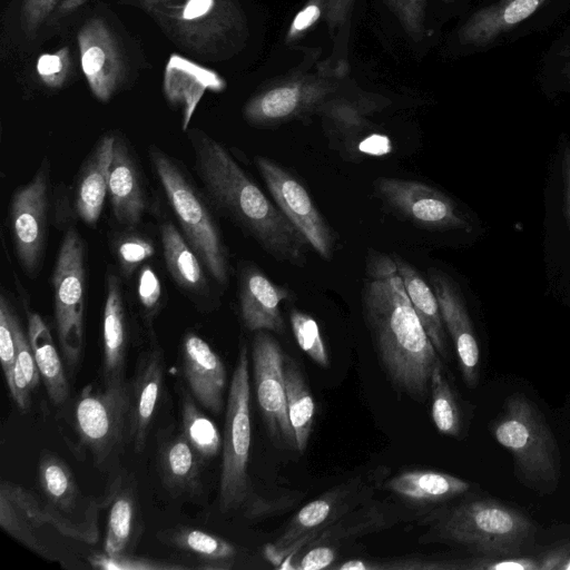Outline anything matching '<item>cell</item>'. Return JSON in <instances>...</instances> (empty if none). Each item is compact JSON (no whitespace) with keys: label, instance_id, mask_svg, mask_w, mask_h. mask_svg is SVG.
Returning <instances> with one entry per match:
<instances>
[{"label":"cell","instance_id":"cell-1","mask_svg":"<svg viewBox=\"0 0 570 570\" xmlns=\"http://www.w3.org/2000/svg\"><path fill=\"white\" fill-rule=\"evenodd\" d=\"M194 167L205 195L222 215L278 262L303 266L311 247L227 148L199 128H188Z\"/></svg>","mask_w":570,"mask_h":570},{"label":"cell","instance_id":"cell-2","mask_svg":"<svg viewBox=\"0 0 570 570\" xmlns=\"http://www.w3.org/2000/svg\"><path fill=\"white\" fill-rule=\"evenodd\" d=\"M363 311L380 358L392 382L413 399H425L434 368L442 364L428 336L393 256L368 255Z\"/></svg>","mask_w":570,"mask_h":570},{"label":"cell","instance_id":"cell-3","mask_svg":"<svg viewBox=\"0 0 570 570\" xmlns=\"http://www.w3.org/2000/svg\"><path fill=\"white\" fill-rule=\"evenodd\" d=\"M148 157L181 234L209 276L226 287L230 272L228 252L205 193L193 183L184 166L159 147L150 145Z\"/></svg>","mask_w":570,"mask_h":570},{"label":"cell","instance_id":"cell-4","mask_svg":"<svg viewBox=\"0 0 570 570\" xmlns=\"http://www.w3.org/2000/svg\"><path fill=\"white\" fill-rule=\"evenodd\" d=\"M150 14L177 46L200 58H223L244 36V17L234 0H184Z\"/></svg>","mask_w":570,"mask_h":570},{"label":"cell","instance_id":"cell-5","mask_svg":"<svg viewBox=\"0 0 570 570\" xmlns=\"http://www.w3.org/2000/svg\"><path fill=\"white\" fill-rule=\"evenodd\" d=\"M499 444L511 452L515 471L530 485L556 484L560 472L559 451L544 417L525 396L509 397L492 425Z\"/></svg>","mask_w":570,"mask_h":570},{"label":"cell","instance_id":"cell-6","mask_svg":"<svg viewBox=\"0 0 570 570\" xmlns=\"http://www.w3.org/2000/svg\"><path fill=\"white\" fill-rule=\"evenodd\" d=\"M533 532L523 513L492 500L462 503L441 524L448 540L490 557L519 556Z\"/></svg>","mask_w":570,"mask_h":570},{"label":"cell","instance_id":"cell-7","mask_svg":"<svg viewBox=\"0 0 570 570\" xmlns=\"http://www.w3.org/2000/svg\"><path fill=\"white\" fill-rule=\"evenodd\" d=\"M248 351L242 344L233 373L225 415L219 509L239 508L249 494L248 460L252 440Z\"/></svg>","mask_w":570,"mask_h":570},{"label":"cell","instance_id":"cell-8","mask_svg":"<svg viewBox=\"0 0 570 570\" xmlns=\"http://www.w3.org/2000/svg\"><path fill=\"white\" fill-rule=\"evenodd\" d=\"M51 284L59 347L67 366L75 368L85 346L86 246L73 226L65 232Z\"/></svg>","mask_w":570,"mask_h":570},{"label":"cell","instance_id":"cell-9","mask_svg":"<svg viewBox=\"0 0 570 570\" xmlns=\"http://www.w3.org/2000/svg\"><path fill=\"white\" fill-rule=\"evenodd\" d=\"M131 383L120 385L88 384L73 406V426L81 444L97 465L118 453L129 439Z\"/></svg>","mask_w":570,"mask_h":570},{"label":"cell","instance_id":"cell-10","mask_svg":"<svg viewBox=\"0 0 570 570\" xmlns=\"http://www.w3.org/2000/svg\"><path fill=\"white\" fill-rule=\"evenodd\" d=\"M38 484L57 532L95 544L99 537L100 505L96 499L82 493L69 465L57 454L43 452L39 459Z\"/></svg>","mask_w":570,"mask_h":570},{"label":"cell","instance_id":"cell-11","mask_svg":"<svg viewBox=\"0 0 570 570\" xmlns=\"http://www.w3.org/2000/svg\"><path fill=\"white\" fill-rule=\"evenodd\" d=\"M50 163L45 157L33 177L18 187L9 206V225L16 256L23 272L36 277L41 267L49 220Z\"/></svg>","mask_w":570,"mask_h":570},{"label":"cell","instance_id":"cell-12","mask_svg":"<svg viewBox=\"0 0 570 570\" xmlns=\"http://www.w3.org/2000/svg\"><path fill=\"white\" fill-rule=\"evenodd\" d=\"M256 167L274 203L323 258L331 261L335 252V234L321 214L304 185L275 160L257 156Z\"/></svg>","mask_w":570,"mask_h":570},{"label":"cell","instance_id":"cell-13","mask_svg":"<svg viewBox=\"0 0 570 570\" xmlns=\"http://www.w3.org/2000/svg\"><path fill=\"white\" fill-rule=\"evenodd\" d=\"M379 197L397 215L428 230H470V223L444 193L416 180L381 177Z\"/></svg>","mask_w":570,"mask_h":570},{"label":"cell","instance_id":"cell-14","mask_svg":"<svg viewBox=\"0 0 570 570\" xmlns=\"http://www.w3.org/2000/svg\"><path fill=\"white\" fill-rule=\"evenodd\" d=\"M284 357L278 342L266 331H257L252 360L257 402L271 436L281 445L295 448L284 379Z\"/></svg>","mask_w":570,"mask_h":570},{"label":"cell","instance_id":"cell-15","mask_svg":"<svg viewBox=\"0 0 570 570\" xmlns=\"http://www.w3.org/2000/svg\"><path fill=\"white\" fill-rule=\"evenodd\" d=\"M81 69L94 96L107 102L122 78V58L117 39L101 18L88 19L77 33Z\"/></svg>","mask_w":570,"mask_h":570},{"label":"cell","instance_id":"cell-16","mask_svg":"<svg viewBox=\"0 0 570 570\" xmlns=\"http://www.w3.org/2000/svg\"><path fill=\"white\" fill-rule=\"evenodd\" d=\"M0 527L32 552L56 559L42 539L45 529L53 525L41 497L9 480L0 484Z\"/></svg>","mask_w":570,"mask_h":570},{"label":"cell","instance_id":"cell-17","mask_svg":"<svg viewBox=\"0 0 570 570\" xmlns=\"http://www.w3.org/2000/svg\"><path fill=\"white\" fill-rule=\"evenodd\" d=\"M444 326L453 341L462 377L469 387L479 381L480 351L463 297L454 281L438 268L428 272Z\"/></svg>","mask_w":570,"mask_h":570},{"label":"cell","instance_id":"cell-18","mask_svg":"<svg viewBox=\"0 0 570 570\" xmlns=\"http://www.w3.org/2000/svg\"><path fill=\"white\" fill-rule=\"evenodd\" d=\"M108 197L116 223L125 229H135L147 212L148 197L134 151L120 134H115Z\"/></svg>","mask_w":570,"mask_h":570},{"label":"cell","instance_id":"cell-19","mask_svg":"<svg viewBox=\"0 0 570 570\" xmlns=\"http://www.w3.org/2000/svg\"><path fill=\"white\" fill-rule=\"evenodd\" d=\"M181 368L193 397L212 413H220L224 406L226 368L212 346L194 332H187L183 336Z\"/></svg>","mask_w":570,"mask_h":570},{"label":"cell","instance_id":"cell-20","mask_svg":"<svg viewBox=\"0 0 570 570\" xmlns=\"http://www.w3.org/2000/svg\"><path fill=\"white\" fill-rule=\"evenodd\" d=\"M288 288L273 283L257 266L243 264L238 273V299L243 323L248 331L283 333L285 323L281 303Z\"/></svg>","mask_w":570,"mask_h":570},{"label":"cell","instance_id":"cell-21","mask_svg":"<svg viewBox=\"0 0 570 570\" xmlns=\"http://www.w3.org/2000/svg\"><path fill=\"white\" fill-rule=\"evenodd\" d=\"M159 229L163 256L171 278L199 309H213L209 274L202 259L173 222H163Z\"/></svg>","mask_w":570,"mask_h":570},{"label":"cell","instance_id":"cell-22","mask_svg":"<svg viewBox=\"0 0 570 570\" xmlns=\"http://www.w3.org/2000/svg\"><path fill=\"white\" fill-rule=\"evenodd\" d=\"M128 348L127 311L120 278L108 272L106 299L102 315V366L104 385H120L126 380Z\"/></svg>","mask_w":570,"mask_h":570},{"label":"cell","instance_id":"cell-23","mask_svg":"<svg viewBox=\"0 0 570 570\" xmlns=\"http://www.w3.org/2000/svg\"><path fill=\"white\" fill-rule=\"evenodd\" d=\"M163 383V351L158 345H155L140 356L131 383L129 440L137 453L145 450L161 395Z\"/></svg>","mask_w":570,"mask_h":570},{"label":"cell","instance_id":"cell-24","mask_svg":"<svg viewBox=\"0 0 570 570\" xmlns=\"http://www.w3.org/2000/svg\"><path fill=\"white\" fill-rule=\"evenodd\" d=\"M226 81L208 69L180 55L173 53L166 65L164 92L167 100L181 110V127L187 130L196 107L205 91H223Z\"/></svg>","mask_w":570,"mask_h":570},{"label":"cell","instance_id":"cell-25","mask_svg":"<svg viewBox=\"0 0 570 570\" xmlns=\"http://www.w3.org/2000/svg\"><path fill=\"white\" fill-rule=\"evenodd\" d=\"M114 142L115 134L101 136L81 164L76 178L73 210L88 226H96L108 196Z\"/></svg>","mask_w":570,"mask_h":570},{"label":"cell","instance_id":"cell-26","mask_svg":"<svg viewBox=\"0 0 570 570\" xmlns=\"http://www.w3.org/2000/svg\"><path fill=\"white\" fill-rule=\"evenodd\" d=\"M341 494L340 490L331 491L304 505L284 532L265 547V558L276 568L293 558L334 520Z\"/></svg>","mask_w":570,"mask_h":570},{"label":"cell","instance_id":"cell-27","mask_svg":"<svg viewBox=\"0 0 570 570\" xmlns=\"http://www.w3.org/2000/svg\"><path fill=\"white\" fill-rule=\"evenodd\" d=\"M324 90L297 82L273 87L252 98L244 108L245 119L255 126H273L308 111Z\"/></svg>","mask_w":570,"mask_h":570},{"label":"cell","instance_id":"cell-28","mask_svg":"<svg viewBox=\"0 0 570 570\" xmlns=\"http://www.w3.org/2000/svg\"><path fill=\"white\" fill-rule=\"evenodd\" d=\"M157 458L161 482L169 492L181 495L199 491L204 461L181 431L159 438Z\"/></svg>","mask_w":570,"mask_h":570},{"label":"cell","instance_id":"cell-29","mask_svg":"<svg viewBox=\"0 0 570 570\" xmlns=\"http://www.w3.org/2000/svg\"><path fill=\"white\" fill-rule=\"evenodd\" d=\"M27 333L48 396L53 404L60 405L68 400L70 386L51 332L38 313H28Z\"/></svg>","mask_w":570,"mask_h":570},{"label":"cell","instance_id":"cell-30","mask_svg":"<svg viewBox=\"0 0 570 570\" xmlns=\"http://www.w3.org/2000/svg\"><path fill=\"white\" fill-rule=\"evenodd\" d=\"M412 306L417 314L434 348L442 357H448V342L440 305L433 288L404 258L392 255Z\"/></svg>","mask_w":570,"mask_h":570},{"label":"cell","instance_id":"cell-31","mask_svg":"<svg viewBox=\"0 0 570 570\" xmlns=\"http://www.w3.org/2000/svg\"><path fill=\"white\" fill-rule=\"evenodd\" d=\"M170 546L197 561V569L229 570L237 550L227 540L196 528L178 527L166 534Z\"/></svg>","mask_w":570,"mask_h":570},{"label":"cell","instance_id":"cell-32","mask_svg":"<svg viewBox=\"0 0 570 570\" xmlns=\"http://www.w3.org/2000/svg\"><path fill=\"white\" fill-rule=\"evenodd\" d=\"M396 494L419 502H443L466 492L470 484L454 475L426 470L403 472L387 483Z\"/></svg>","mask_w":570,"mask_h":570},{"label":"cell","instance_id":"cell-33","mask_svg":"<svg viewBox=\"0 0 570 570\" xmlns=\"http://www.w3.org/2000/svg\"><path fill=\"white\" fill-rule=\"evenodd\" d=\"M109 511L104 552L109 556L130 553L138 537L137 504L134 491L115 483L108 497Z\"/></svg>","mask_w":570,"mask_h":570},{"label":"cell","instance_id":"cell-34","mask_svg":"<svg viewBox=\"0 0 570 570\" xmlns=\"http://www.w3.org/2000/svg\"><path fill=\"white\" fill-rule=\"evenodd\" d=\"M284 379L287 399V413L295 434L297 450L307 446L315 413L311 391L294 360L284 357Z\"/></svg>","mask_w":570,"mask_h":570},{"label":"cell","instance_id":"cell-35","mask_svg":"<svg viewBox=\"0 0 570 570\" xmlns=\"http://www.w3.org/2000/svg\"><path fill=\"white\" fill-rule=\"evenodd\" d=\"M188 393L181 397V432L199 454L204 463L215 458L223 446L216 424L196 405Z\"/></svg>","mask_w":570,"mask_h":570},{"label":"cell","instance_id":"cell-36","mask_svg":"<svg viewBox=\"0 0 570 570\" xmlns=\"http://www.w3.org/2000/svg\"><path fill=\"white\" fill-rule=\"evenodd\" d=\"M432 419L436 429L449 436H458L461 431L460 410L453 391L443 375L442 364L438 365L431 377Z\"/></svg>","mask_w":570,"mask_h":570},{"label":"cell","instance_id":"cell-37","mask_svg":"<svg viewBox=\"0 0 570 570\" xmlns=\"http://www.w3.org/2000/svg\"><path fill=\"white\" fill-rule=\"evenodd\" d=\"M118 266L124 276L129 277L142 263L155 254L154 243L146 236L125 229L112 242Z\"/></svg>","mask_w":570,"mask_h":570},{"label":"cell","instance_id":"cell-38","mask_svg":"<svg viewBox=\"0 0 570 570\" xmlns=\"http://www.w3.org/2000/svg\"><path fill=\"white\" fill-rule=\"evenodd\" d=\"M291 325L299 347L320 366L327 367L328 355L316 321L294 308L291 312Z\"/></svg>","mask_w":570,"mask_h":570},{"label":"cell","instance_id":"cell-39","mask_svg":"<svg viewBox=\"0 0 570 570\" xmlns=\"http://www.w3.org/2000/svg\"><path fill=\"white\" fill-rule=\"evenodd\" d=\"M89 563L100 570H179L188 569L184 564L125 553L109 556L105 552L95 553L89 558Z\"/></svg>","mask_w":570,"mask_h":570},{"label":"cell","instance_id":"cell-40","mask_svg":"<svg viewBox=\"0 0 570 570\" xmlns=\"http://www.w3.org/2000/svg\"><path fill=\"white\" fill-rule=\"evenodd\" d=\"M71 55L68 47L53 52L42 53L36 63L39 80L50 89H60L68 81L71 73Z\"/></svg>","mask_w":570,"mask_h":570},{"label":"cell","instance_id":"cell-41","mask_svg":"<svg viewBox=\"0 0 570 570\" xmlns=\"http://www.w3.org/2000/svg\"><path fill=\"white\" fill-rule=\"evenodd\" d=\"M137 296L142 314L148 322L158 314L163 304V286L154 267L146 263L138 272Z\"/></svg>","mask_w":570,"mask_h":570},{"label":"cell","instance_id":"cell-42","mask_svg":"<svg viewBox=\"0 0 570 570\" xmlns=\"http://www.w3.org/2000/svg\"><path fill=\"white\" fill-rule=\"evenodd\" d=\"M9 318L16 343L17 364L22 370L32 390L38 387L41 380L37 362L33 355L28 333L23 331L19 317L11 307L9 308Z\"/></svg>","mask_w":570,"mask_h":570},{"label":"cell","instance_id":"cell-43","mask_svg":"<svg viewBox=\"0 0 570 570\" xmlns=\"http://www.w3.org/2000/svg\"><path fill=\"white\" fill-rule=\"evenodd\" d=\"M10 302L4 296L0 295V360L7 385L9 386L12 381L13 371L16 367V343L9 318Z\"/></svg>","mask_w":570,"mask_h":570},{"label":"cell","instance_id":"cell-44","mask_svg":"<svg viewBox=\"0 0 570 570\" xmlns=\"http://www.w3.org/2000/svg\"><path fill=\"white\" fill-rule=\"evenodd\" d=\"M459 569L475 570H541V561L538 557H490L479 556L463 563Z\"/></svg>","mask_w":570,"mask_h":570},{"label":"cell","instance_id":"cell-45","mask_svg":"<svg viewBox=\"0 0 570 570\" xmlns=\"http://www.w3.org/2000/svg\"><path fill=\"white\" fill-rule=\"evenodd\" d=\"M407 33L419 40L424 31L425 0H385Z\"/></svg>","mask_w":570,"mask_h":570},{"label":"cell","instance_id":"cell-46","mask_svg":"<svg viewBox=\"0 0 570 570\" xmlns=\"http://www.w3.org/2000/svg\"><path fill=\"white\" fill-rule=\"evenodd\" d=\"M61 0H22L21 27L27 36H35L50 19Z\"/></svg>","mask_w":570,"mask_h":570},{"label":"cell","instance_id":"cell-47","mask_svg":"<svg viewBox=\"0 0 570 570\" xmlns=\"http://www.w3.org/2000/svg\"><path fill=\"white\" fill-rule=\"evenodd\" d=\"M322 13L321 0H312L293 19L287 33V40H294L303 35L320 19Z\"/></svg>","mask_w":570,"mask_h":570},{"label":"cell","instance_id":"cell-48","mask_svg":"<svg viewBox=\"0 0 570 570\" xmlns=\"http://www.w3.org/2000/svg\"><path fill=\"white\" fill-rule=\"evenodd\" d=\"M336 558V551L330 547L317 546L309 549L295 564L294 569L299 570H320L325 569L333 563Z\"/></svg>","mask_w":570,"mask_h":570},{"label":"cell","instance_id":"cell-49","mask_svg":"<svg viewBox=\"0 0 570 570\" xmlns=\"http://www.w3.org/2000/svg\"><path fill=\"white\" fill-rule=\"evenodd\" d=\"M11 397L20 411L26 412L31 404L33 391L20 366L16 363L11 384L8 386Z\"/></svg>","mask_w":570,"mask_h":570},{"label":"cell","instance_id":"cell-50","mask_svg":"<svg viewBox=\"0 0 570 570\" xmlns=\"http://www.w3.org/2000/svg\"><path fill=\"white\" fill-rule=\"evenodd\" d=\"M541 0H513L503 12V21L508 24L518 23L528 18L540 4Z\"/></svg>","mask_w":570,"mask_h":570},{"label":"cell","instance_id":"cell-51","mask_svg":"<svg viewBox=\"0 0 570 570\" xmlns=\"http://www.w3.org/2000/svg\"><path fill=\"white\" fill-rule=\"evenodd\" d=\"M541 570H561L570 558V543H560L539 556Z\"/></svg>","mask_w":570,"mask_h":570},{"label":"cell","instance_id":"cell-52","mask_svg":"<svg viewBox=\"0 0 570 570\" xmlns=\"http://www.w3.org/2000/svg\"><path fill=\"white\" fill-rule=\"evenodd\" d=\"M562 168L564 176L566 214L570 226V147L563 149Z\"/></svg>","mask_w":570,"mask_h":570},{"label":"cell","instance_id":"cell-53","mask_svg":"<svg viewBox=\"0 0 570 570\" xmlns=\"http://www.w3.org/2000/svg\"><path fill=\"white\" fill-rule=\"evenodd\" d=\"M87 1L88 0H61L56 10L57 16L60 17L73 12Z\"/></svg>","mask_w":570,"mask_h":570},{"label":"cell","instance_id":"cell-54","mask_svg":"<svg viewBox=\"0 0 570 570\" xmlns=\"http://www.w3.org/2000/svg\"><path fill=\"white\" fill-rule=\"evenodd\" d=\"M169 1H173V0H140L141 6L146 10H149V11H151L153 9H155L159 6L167 4Z\"/></svg>","mask_w":570,"mask_h":570},{"label":"cell","instance_id":"cell-55","mask_svg":"<svg viewBox=\"0 0 570 570\" xmlns=\"http://www.w3.org/2000/svg\"><path fill=\"white\" fill-rule=\"evenodd\" d=\"M562 570H570V558L568 561L563 564Z\"/></svg>","mask_w":570,"mask_h":570},{"label":"cell","instance_id":"cell-56","mask_svg":"<svg viewBox=\"0 0 570 570\" xmlns=\"http://www.w3.org/2000/svg\"><path fill=\"white\" fill-rule=\"evenodd\" d=\"M448 1V0H446Z\"/></svg>","mask_w":570,"mask_h":570}]
</instances>
